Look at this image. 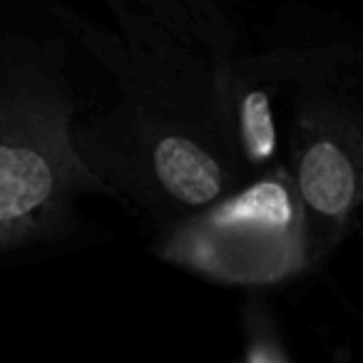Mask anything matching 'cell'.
Wrapping results in <instances>:
<instances>
[{
  "mask_svg": "<svg viewBox=\"0 0 363 363\" xmlns=\"http://www.w3.org/2000/svg\"><path fill=\"white\" fill-rule=\"evenodd\" d=\"M155 252L192 274L237 286H267L313 267L286 164L262 172L192 217L164 224Z\"/></svg>",
  "mask_w": 363,
  "mask_h": 363,
  "instance_id": "obj_4",
  "label": "cell"
},
{
  "mask_svg": "<svg viewBox=\"0 0 363 363\" xmlns=\"http://www.w3.org/2000/svg\"><path fill=\"white\" fill-rule=\"evenodd\" d=\"M289 87L286 169L311 262L348 237L363 197L361 55L346 43L274 50Z\"/></svg>",
  "mask_w": 363,
  "mask_h": 363,
  "instance_id": "obj_3",
  "label": "cell"
},
{
  "mask_svg": "<svg viewBox=\"0 0 363 363\" xmlns=\"http://www.w3.org/2000/svg\"><path fill=\"white\" fill-rule=\"evenodd\" d=\"M82 152L117 202L164 224L212 207L249 177L219 115L125 95L87 120Z\"/></svg>",
  "mask_w": 363,
  "mask_h": 363,
  "instance_id": "obj_2",
  "label": "cell"
},
{
  "mask_svg": "<svg viewBox=\"0 0 363 363\" xmlns=\"http://www.w3.org/2000/svg\"><path fill=\"white\" fill-rule=\"evenodd\" d=\"M242 363H294L279 338L277 323L267 303L252 298L244 313V353Z\"/></svg>",
  "mask_w": 363,
  "mask_h": 363,
  "instance_id": "obj_5",
  "label": "cell"
},
{
  "mask_svg": "<svg viewBox=\"0 0 363 363\" xmlns=\"http://www.w3.org/2000/svg\"><path fill=\"white\" fill-rule=\"evenodd\" d=\"M95 67L62 0L43 21L0 18V262L65 247L85 232V199H115L82 152L87 120L115 100L100 105Z\"/></svg>",
  "mask_w": 363,
  "mask_h": 363,
  "instance_id": "obj_1",
  "label": "cell"
}]
</instances>
